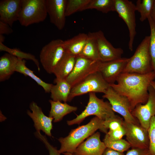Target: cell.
I'll return each mask as SVG.
<instances>
[{
	"mask_svg": "<svg viewBox=\"0 0 155 155\" xmlns=\"http://www.w3.org/2000/svg\"><path fill=\"white\" fill-rule=\"evenodd\" d=\"M155 80V72L145 74L122 73L115 83L109 84L116 92L126 98L132 111L139 104L146 103L148 99L149 88Z\"/></svg>",
	"mask_w": 155,
	"mask_h": 155,
	"instance_id": "cell-1",
	"label": "cell"
},
{
	"mask_svg": "<svg viewBox=\"0 0 155 155\" xmlns=\"http://www.w3.org/2000/svg\"><path fill=\"white\" fill-rule=\"evenodd\" d=\"M98 129L106 134L108 131L104 126V121L95 117L87 124L72 129L66 137L59 138L58 140L61 144L59 152L61 154L69 152L73 154L84 140Z\"/></svg>",
	"mask_w": 155,
	"mask_h": 155,
	"instance_id": "cell-2",
	"label": "cell"
},
{
	"mask_svg": "<svg viewBox=\"0 0 155 155\" xmlns=\"http://www.w3.org/2000/svg\"><path fill=\"white\" fill-rule=\"evenodd\" d=\"M89 95L88 101L85 109L75 119L67 121L68 125L79 124L90 115H95L104 121L116 116L109 102L99 98L95 93L91 92Z\"/></svg>",
	"mask_w": 155,
	"mask_h": 155,
	"instance_id": "cell-3",
	"label": "cell"
},
{
	"mask_svg": "<svg viewBox=\"0 0 155 155\" xmlns=\"http://www.w3.org/2000/svg\"><path fill=\"white\" fill-rule=\"evenodd\" d=\"M150 36H146L130 58L122 73L145 74L153 71L150 54Z\"/></svg>",
	"mask_w": 155,
	"mask_h": 155,
	"instance_id": "cell-4",
	"label": "cell"
},
{
	"mask_svg": "<svg viewBox=\"0 0 155 155\" xmlns=\"http://www.w3.org/2000/svg\"><path fill=\"white\" fill-rule=\"evenodd\" d=\"M47 14L46 0H22L18 21L22 25L27 26L43 21Z\"/></svg>",
	"mask_w": 155,
	"mask_h": 155,
	"instance_id": "cell-5",
	"label": "cell"
},
{
	"mask_svg": "<svg viewBox=\"0 0 155 155\" xmlns=\"http://www.w3.org/2000/svg\"><path fill=\"white\" fill-rule=\"evenodd\" d=\"M65 53L64 41L61 39L53 40L42 47L39 58L46 72L53 73L55 67Z\"/></svg>",
	"mask_w": 155,
	"mask_h": 155,
	"instance_id": "cell-6",
	"label": "cell"
},
{
	"mask_svg": "<svg viewBox=\"0 0 155 155\" xmlns=\"http://www.w3.org/2000/svg\"><path fill=\"white\" fill-rule=\"evenodd\" d=\"M110 86L100 72L97 71L72 88L67 101H71L76 96L88 93L99 92L104 94Z\"/></svg>",
	"mask_w": 155,
	"mask_h": 155,
	"instance_id": "cell-7",
	"label": "cell"
},
{
	"mask_svg": "<svg viewBox=\"0 0 155 155\" xmlns=\"http://www.w3.org/2000/svg\"><path fill=\"white\" fill-rule=\"evenodd\" d=\"M115 11L126 24L129 33L128 47L132 51L135 37L136 34L135 5L128 0H115Z\"/></svg>",
	"mask_w": 155,
	"mask_h": 155,
	"instance_id": "cell-8",
	"label": "cell"
},
{
	"mask_svg": "<svg viewBox=\"0 0 155 155\" xmlns=\"http://www.w3.org/2000/svg\"><path fill=\"white\" fill-rule=\"evenodd\" d=\"M100 62L76 57L74 68L66 80L72 88L73 87L91 74L98 71Z\"/></svg>",
	"mask_w": 155,
	"mask_h": 155,
	"instance_id": "cell-9",
	"label": "cell"
},
{
	"mask_svg": "<svg viewBox=\"0 0 155 155\" xmlns=\"http://www.w3.org/2000/svg\"><path fill=\"white\" fill-rule=\"evenodd\" d=\"M102 97L108 100L113 111L122 116L124 121L139 124L132 115L130 104L126 98L117 93L110 86Z\"/></svg>",
	"mask_w": 155,
	"mask_h": 155,
	"instance_id": "cell-10",
	"label": "cell"
},
{
	"mask_svg": "<svg viewBox=\"0 0 155 155\" xmlns=\"http://www.w3.org/2000/svg\"><path fill=\"white\" fill-rule=\"evenodd\" d=\"M127 141L132 148L148 149L149 145L148 130L140 125L123 121Z\"/></svg>",
	"mask_w": 155,
	"mask_h": 155,
	"instance_id": "cell-11",
	"label": "cell"
},
{
	"mask_svg": "<svg viewBox=\"0 0 155 155\" xmlns=\"http://www.w3.org/2000/svg\"><path fill=\"white\" fill-rule=\"evenodd\" d=\"M148 91L147 102L137 105L132 111V115L138 120L140 125L147 130L151 119L155 115V90L150 85Z\"/></svg>",
	"mask_w": 155,
	"mask_h": 155,
	"instance_id": "cell-12",
	"label": "cell"
},
{
	"mask_svg": "<svg viewBox=\"0 0 155 155\" xmlns=\"http://www.w3.org/2000/svg\"><path fill=\"white\" fill-rule=\"evenodd\" d=\"M129 60V58L122 57L107 62L100 61L98 71L109 84H114L123 72Z\"/></svg>",
	"mask_w": 155,
	"mask_h": 155,
	"instance_id": "cell-13",
	"label": "cell"
},
{
	"mask_svg": "<svg viewBox=\"0 0 155 155\" xmlns=\"http://www.w3.org/2000/svg\"><path fill=\"white\" fill-rule=\"evenodd\" d=\"M94 34L100 61L107 62L122 58L123 50L114 47L106 39L102 31L94 32Z\"/></svg>",
	"mask_w": 155,
	"mask_h": 155,
	"instance_id": "cell-14",
	"label": "cell"
},
{
	"mask_svg": "<svg viewBox=\"0 0 155 155\" xmlns=\"http://www.w3.org/2000/svg\"><path fill=\"white\" fill-rule=\"evenodd\" d=\"M29 107L31 112L28 110L27 113L32 120L36 131H42L46 135L51 137V131L53 128L52 122L53 118L46 116L41 108L34 101L30 104Z\"/></svg>",
	"mask_w": 155,
	"mask_h": 155,
	"instance_id": "cell-15",
	"label": "cell"
},
{
	"mask_svg": "<svg viewBox=\"0 0 155 155\" xmlns=\"http://www.w3.org/2000/svg\"><path fill=\"white\" fill-rule=\"evenodd\" d=\"M67 0H46V11L51 22L61 30L65 24Z\"/></svg>",
	"mask_w": 155,
	"mask_h": 155,
	"instance_id": "cell-16",
	"label": "cell"
},
{
	"mask_svg": "<svg viewBox=\"0 0 155 155\" xmlns=\"http://www.w3.org/2000/svg\"><path fill=\"white\" fill-rule=\"evenodd\" d=\"M100 134L95 132L76 149L74 155H102L106 147L100 138Z\"/></svg>",
	"mask_w": 155,
	"mask_h": 155,
	"instance_id": "cell-17",
	"label": "cell"
},
{
	"mask_svg": "<svg viewBox=\"0 0 155 155\" xmlns=\"http://www.w3.org/2000/svg\"><path fill=\"white\" fill-rule=\"evenodd\" d=\"M22 0H2L0 1V20L11 27L18 20Z\"/></svg>",
	"mask_w": 155,
	"mask_h": 155,
	"instance_id": "cell-18",
	"label": "cell"
},
{
	"mask_svg": "<svg viewBox=\"0 0 155 155\" xmlns=\"http://www.w3.org/2000/svg\"><path fill=\"white\" fill-rule=\"evenodd\" d=\"M76 57L66 52L55 67L53 74L57 80H66L72 72Z\"/></svg>",
	"mask_w": 155,
	"mask_h": 155,
	"instance_id": "cell-19",
	"label": "cell"
},
{
	"mask_svg": "<svg viewBox=\"0 0 155 155\" xmlns=\"http://www.w3.org/2000/svg\"><path fill=\"white\" fill-rule=\"evenodd\" d=\"M56 84L52 86L50 90L51 97L54 101L66 102L70 93L72 87L66 80H57L54 81Z\"/></svg>",
	"mask_w": 155,
	"mask_h": 155,
	"instance_id": "cell-20",
	"label": "cell"
},
{
	"mask_svg": "<svg viewBox=\"0 0 155 155\" xmlns=\"http://www.w3.org/2000/svg\"><path fill=\"white\" fill-rule=\"evenodd\" d=\"M18 58L9 53L5 54L0 58V81L9 79L15 70Z\"/></svg>",
	"mask_w": 155,
	"mask_h": 155,
	"instance_id": "cell-21",
	"label": "cell"
},
{
	"mask_svg": "<svg viewBox=\"0 0 155 155\" xmlns=\"http://www.w3.org/2000/svg\"><path fill=\"white\" fill-rule=\"evenodd\" d=\"M51 108L49 117L53 118L54 122H59L65 115L77 110V107L71 106L66 102L62 103L59 101L49 100Z\"/></svg>",
	"mask_w": 155,
	"mask_h": 155,
	"instance_id": "cell-22",
	"label": "cell"
},
{
	"mask_svg": "<svg viewBox=\"0 0 155 155\" xmlns=\"http://www.w3.org/2000/svg\"><path fill=\"white\" fill-rule=\"evenodd\" d=\"M87 38V34L80 33L64 41L65 52L76 57L78 56L83 49Z\"/></svg>",
	"mask_w": 155,
	"mask_h": 155,
	"instance_id": "cell-23",
	"label": "cell"
},
{
	"mask_svg": "<svg viewBox=\"0 0 155 155\" xmlns=\"http://www.w3.org/2000/svg\"><path fill=\"white\" fill-rule=\"evenodd\" d=\"M78 56L93 61H100L94 32H89L87 34L86 43Z\"/></svg>",
	"mask_w": 155,
	"mask_h": 155,
	"instance_id": "cell-24",
	"label": "cell"
},
{
	"mask_svg": "<svg viewBox=\"0 0 155 155\" xmlns=\"http://www.w3.org/2000/svg\"><path fill=\"white\" fill-rule=\"evenodd\" d=\"M18 58L15 71L28 76L34 80L39 86H41L46 93L50 92L53 84L46 83L34 74L33 71L30 69L26 65L24 60Z\"/></svg>",
	"mask_w": 155,
	"mask_h": 155,
	"instance_id": "cell-25",
	"label": "cell"
},
{
	"mask_svg": "<svg viewBox=\"0 0 155 155\" xmlns=\"http://www.w3.org/2000/svg\"><path fill=\"white\" fill-rule=\"evenodd\" d=\"M93 9L104 13L115 11V0H90L85 10Z\"/></svg>",
	"mask_w": 155,
	"mask_h": 155,
	"instance_id": "cell-26",
	"label": "cell"
},
{
	"mask_svg": "<svg viewBox=\"0 0 155 155\" xmlns=\"http://www.w3.org/2000/svg\"><path fill=\"white\" fill-rule=\"evenodd\" d=\"M0 51L6 52L22 59H26L32 61L36 65L38 71H40L39 62L33 55L23 52L18 49L9 48L1 42H0Z\"/></svg>",
	"mask_w": 155,
	"mask_h": 155,
	"instance_id": "cell-27",
	"label": "cell"
},
{
	"mask_svg": "<svg viewBox=\"0 0 155 155\" xmlns=\"http://www.w3.org/2000/svg\"><path fill=\"white\" fill-rule=\"evenodd\" d=\"M155 0H137L136 2V10L140 15V20L143 22L150 16Z\"/></svg>",
	"mask_w": 155,
	"mask_h": 155,
	"instance_id": "cell-28",
	"label": "cell"
},
{
	"mask_svg": "<svg viewBox=\"0 0 155 155\" xmlns=\"http://www.w3.org/2000/svg\"><path fill=\"white\" fill-rule=\"evenodd\" d=\"M106 148L121 152L128 150L131 147L128 142L123 139L113 140L105 135L103 140Z\"/></svg>",
	"mask_w": 155,
	"mask_h": 155,
	"instance_id": "cell-29",
	"label": "cell"
},
{
	"mask_svg": "<svg viewBox=\"0 0 155 155\" xmlns=\"http://www.w3.org/2000/svg\"><path fill=\"white\" fill-rule=\"evenodd\" d=\"M90 0H67L65 9L66 16L78 11L85 10Z\"/></svg>",
	"mask_w": 155,
	"mask_h": 155,
	"instance_id": "cell-30",
	"label": "cell"
},
{
	"mask_svg": "<svg viewBox=\"0 0 155 155\" xmlns=\"http://www.w3.org/2000/svg\"><path fill=\"white\" fill-rule=\"evenodd\" d=\"M150 30L149 49L153 70L155 72V23L150 16L148 19Z\"/></svg>",
	"mask_w": 155,
	"mask_h": 155,
	"instance_id": "cell-31",
	"label": "cell"
},
{
	"mask_svg": "<svg viewBox=\"0 0 155 155\" xmlns=\"http://www.w3.org/2000/svg\"><path fill=\"white\" fill-rule=\"evenodd\" d=\"M148 132L149 142V150L151 155H155V115L151 119Z\"/></svg>",
	"mask_w": 155,
	"mask_h": 155,
	"instance_id": "cell-32",
	"label": "cell"
},
{
	"mask_svg": "<svg viewBox=\"0 0 155 155\" xmlns=\"http://www.w3.org/2000/svg\"><path fill=\"white\" fill-rule=\"evenodd\" d=\"M123 121L116 115L104 121L105 128L107 130L113 131L119 129L123 125Z\"/></svg>",
	"mask_w": 155,
	"mask_h": 155,
	"instance_id": "cell-33",
	"label": "cell"
},
{
	"mask_svg": "<svg viewBox=\"0 0 155 155\" xmlns=\"http://www.w3.org/2000/svg\"><path fill=\"white\" fill-rule=\"evenodd\" d=\"M36 135L44 144L48 150L49 155H60L61 153L57 148L50 144L45 136L42 135L40 131H36Z\"/></svg>",
	"mask_w": 155,
	"mask_h": 155,
	"instance_id": "cell-34",
	"label": "cell"
},
{
	"mask_svg": "<svg viewBox=\"0 0 155 155\" xmlns=\"http://www.w3.org/2000/svg\"><path fill=\"white\" fill-rule=\"evenodd\" d=\"M125 134V130L123 125L119 129L113 131L109 130L105 135L111 140H116L122 139Z\"/></svg>",
	"mask_w": 155,
	"mask_h": 155,
	"instance_id": "cell-35",
	"label": "cell"
},
{
	"mask_svg": "<svg viewBox=\"0 0 155 155\" xmlns=\"http://www.w3.org/2000/svg\"><path fill=\"white\" fill-rule=\"evenodd\" d=\"M125 155H151L148 149L132 148Z\"/></svg>",
	"mask_w": 155,
	"mask_h": 155,
	"instance_id": "cell-36",
	"label": "cell"
},
{
	"mask_svg": "<svg viewBox=\"0 0 155 155\" xmlns=\"http://www.w3.org/2000/svg\"><path fill=\"white\" fill-rule=\"evenodd\" d=\"M13 32V30L10 26L0 20V34H9Z\"/></svg>",
	"mask_w": 155,
	"mask_h": 155,
	"instance_id": "cell-37",
	"label": "cell"
},
{
	"mask_svg": "<svg viewBox=\"0 0 155 155\" xmlns=\"http://www.w3.org/2000/svg\"><path fill=\"white\" fill-rule=\"evenodd\" d=\"M102 155H125L123 153L114 150L106 148Z\"/></svg>",
	"mask_w": 155,
	"mask_h": 155,
	"instance_id": "cell-38",
	"label": "cell"
},
{
	"mask_svg": "<svg viewBox=\"0 0 155 155\" xmlns=\"http://www.w3.org/2000/svg\"><path fill=\"white\" fill-rule=\"evenodd\" d=\"M150 16L155 23V0H154V5L151 12Z\"/></svg>",
	"mask_w": 155,
	"mask_h": 155,
	"instance_id": "cell-39",
	"label": "cell"
},
{
	"mask_svg": "<svg viewBox=\"0 0 155 155\" xmlns=\"http://www.w3.org/2000/svg\"><path fill=\"white\" fill-rule=\"evenodd\" d=\"M5 39V37L3 34H0V42L3 43Z\"/></svg>",
	"mask_w": 155,
	"mask_h": 155,
	"instance_id": "cell-40",
	"label": "cell"
},
{
	"mask_svg": "<svg viewBox=\"0 0 155 155\" xmlns=\"http://www.w3.org/2000/svg\"><path fill=\"white\" fill-rule=\"evenodd\" d=\"M151 85L155 90V80L152 81L151 83Z\"/></svg>",
	"mask_w": 155,
	"mask_h": 155,
	"instance_id": "cell-41",
	"label": "cell"
},
{
	"mask_svg": "<svg viewBox=\"0 0 155 155\" xmlns=\"http://www.w3.org/2000/svg\"><path fill=\"white\" fill-rule=\"evenodd\" d=\"M64 155H74L73 154L69 152H66L63 153Z\"/></svg>",
	"mask_w": 155,
	"mask_h": 155,
	"instance_id": "cell-42",
	"label": "cell"
}]
</instances>
